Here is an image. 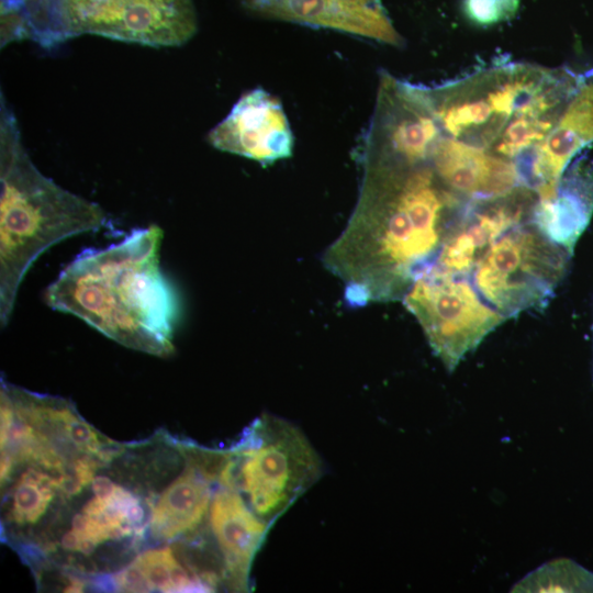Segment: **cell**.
I'll return each instance as SVG.
<instances>
[{"label":"cell","instance_id":"obj_14","mask_svg":"<svg viewBox=\"0 0 593 593\" xmlns=\"http://www.w3.org/2000/svg\"><path fill=\"white\" fill-rule=\"evenodd\" d=\"M593 214V160L578 158L561 176L555 193L537 199L533 221L555 242L573 253Z\"/></svg>","mask_w":593,"mask_h":593},{"label":"cell","instance_id":"obj_1","mask_svg":"<svg viewBox=\"0 0 593 593\" xmlns=\"http://www.w3.org/2000/svg\"><path fill=\"white\" fill-rule=\"evenodd\" d=\"M359 159L355 210L324 262L345 282L349 302L398 300L433 265L471 200L445 186L428 158Z\"/></svg>","mask_w":593,"mask_h":593},{"label":"cell","instance_id":"obj_7","mask_svg":"<svg viewBox=\"0 0 593 593\" xmlns=\"http://www.w3.org/2000/svg\"><path fill=\"white\" fill-rule=\"evenodd\" d=\"M548 74L533 64H497L427 90L444 135L490 150Z\"/></svg>","mask_w":593,"mask_h":593},{"label":"cell","instance_id":"obj_16","mask_svg":"<svg viewBox=\"0 0 593 593\" xmlns=\"http://www.w3.org/2000/svg\"><path fill=\"white\" fill-rule=\"evenodd\" d=\"M57 490V475L34 468L26 470L13 486L9 519L18 525L36 523L48 508Z\"/></svg>","mask_w":593,"mask_h":593},{"label":"cell","instance_id":"obj_4","mask_svg":"<svg viewBox=\"0 0 593 593\" xmlns=\"http://www.w3.org/2000/svg\"><path fill=\"white\" fill-rule=\"evenodd\" d=\"M15 11L26 37L46 46L82 34L181 46L198 31L193 0H21Z\"/></svg>","mask_w":593,"mask_h":593},{"label":"cell","instance_id":"obj_2","mask_svg":"<svg viewBox=\"0 0 593 593\" xmlns=\"http://www.w3.org/2000/svg\"><path fill=\"white\" fill-rule=\"evenodd\" d=\"M163 237L153 224L105 247L82 250L46 288V304L125 347L170 354L180 302L160 268Z\"/></svg>","mask_w":593,"mask_h":593},{"label":"cell","instance_id":"obj_6","mask_svg":"<svg viewBox=\"0 0 593 593\" xmlns=\"http://www.w3.org/2000/svg\"><path fill=\"white\" fill-rule=\"evenodd\" d=\"M571 255L530 216L483 247L468 277L482 299L510 318L549 301Z\"/></svg>","mask_w":593,"mask_h":593},{"label":"cell","instance_id":"obj_15","mask_svg":"<svg viewBox=\"0 0 593 593\" xmlns=\"http://www.w3.org/2000/svg\"><path fill=\"white\" fill-rule=\"evenodd\" d=\"M214 480L191 459L186 471L154 504L149 525L154 536L172 539L195 530L208 515Z\"/></svg>","mask_w":593,"mask_h":593},{"label":"cell","instance_id":"obj_11","mask_svg":"<svg viewBox=\"0 0 593 593\" xmlns=\"http://www.w3.org/2000/svg\"><path fill=\"white\" fill-rule=\"evenodd\" d=\"M593 143V70L580 75L574 93L548 136L514 160L521 184L546 197L557 184L572 158Z\"/></svg>","mask_w":593,"mask_h":593},{"label":"cell","instance_id":"obj_10","mask_svg":"<svg viewBox=\"0 0 593 593\" xmlns=\"http://www.w3.org/2000/svg\"><path fill=\"white\" fill-rule=\"evenodd\" d=\"M239 1L261 19L327 29L398 48L404 45L381 0Z\"/></svg>","mask_w":593,"mask_h":593},{"label":"cell","instance_id":"obj_5","mask_svg":"<svg viewBox=\"0 0 593 593\" xmlns=\"http://www.w3.org/2000/svg\"><path fill=\"white\" fill-rule=\"evenodd\" d=\"M322 461L292 424L262 415L228 450L225 486L244 493L250 508L272 525L322 475Z\"/></svg>","mask_w":593,"mask_h":593},{"label":"cell","instance_id":"obj_3","mask_svg":"<svg viewBox=\"0 0 593 593\" xmlns=\"http://www.w3.org/2000/svg\"><path fill=\"white\" fill-rule=\"evenodd\" d=\"M0 108V322L11 317L19 288L53 245L109 226L98 203L44 176L27 155L13 112Z\"/></svg>","mask_w":593,"mask_h":593},{"label":"cell","instance_id":"obj_17","mask_svg":"<svg viewBox=\"0 0 593 593\" xmlns=\"http://www.w3.org/2000/svg\"><path fill=\"white\" fill-rule=\"evenodd\" d=\"M519 0H462L466 19L479 26H491L511 20L517 12Z\"/></svg>","mask_w":593,"mask_h":593},{"label":"cell","instance_id":"obj_8","mask_svg":"<svg viewBox=\"0 0 593 593\" xmlns=\"http://www.w3.org/2000/svg\"><path fill=\"white\" fill-rule=\"evenodd\" d=\"M402 300L449 371L507 320L482 299L468 276L434 266L415 279Z\"/></svg>","mask_w":593,"mask_h":593},{"label":"cell","instance_id":"obj_12","mask_svg":"<svg viewBox=\"0 0 593 593\" xmlns=\"http://www.w3.org/2000/svg\"><path fill=\"white\" fill-rule=\"evenodd\" d=\"M428 160L445 186L469 200L500 197L521 186L513 160L444 134Z\"/></svg>","mask_w":593,"mask_h":593},{"label":"cell","instance_id":"obj_13","mask_svg":"<svg viewBox=\"0 0 593 593\" xmlns=\"http://www.w3.org/2000/svg\"><path fill=\"white\" fill-rule=\"evenodd\" d=\"M221 486L210 504V526L223 557V577L232 589L245 591L251 563L271 525L250 508L236 489Z\"/></svg>","mask_w":593,"mask_h":593},{"label":"cell","instance_id":"obj_9","mask_svg":"<svg viewBox=\"0 0 593 593\" xmlns=\"http://www.w3.org/2000/svg\"><path fill=\"white\" fill-rule=\"evenodd\" d=\"M214 148L264 166L293 154L294 134L278 97L258 87L244 92L206 137Z\"/></svg>","mask_w":593,"mask_h":593}]
</instances>
